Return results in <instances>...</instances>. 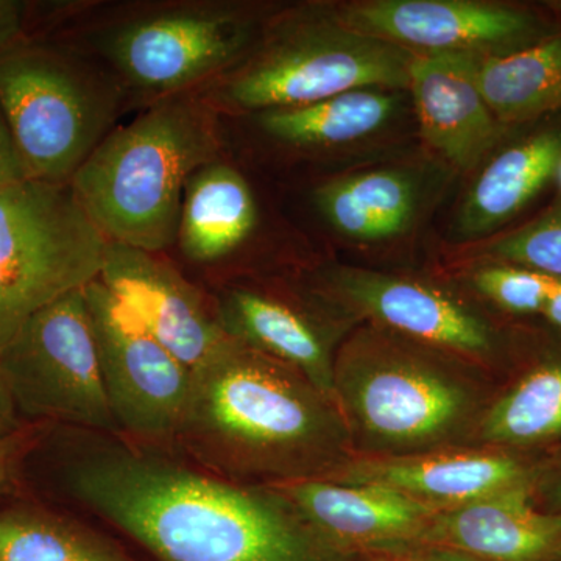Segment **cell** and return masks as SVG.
<instances>
[{
  "mask_svg": "<svg viewBox=\"0 0 561 561\" xmlns=\"http://www.w3.org/2000/svg\"><path fill=\"white\" fill-rule=\"evenodd\" d=\"M334 400L365 437L391 449L446 440L474 408L468 387L448 371L383 348L343 354L334 365Z\"/></svg>",
  "mask_w": 561,
  "mask_h": 561,
  "instance_id": "9c48e42d",
  "label": "cell"
},
{
  "mask_svg": "<svg viewBox=\"0 0 561 561\" xmlns=\"http://www.w3.org/2000/svg\"><path fill=\"white\" fill-rule=\"evenodd\" d=\"M27 426L28 424L24 423L18 413L10 391L0 376V442L20 434Z\"/></svg>",
  "mask_w": 561,
  "mask_h": 561,
  "instance_id": "4dcf8cb0",
  "label": "cell"
},
{
  "mask_svg": "<svg viewBox=\"0 0 561 561\" xmlns=\"http://www.w3.org/2000/svg\"><path fill=\"white\" fill-rule=\"evenodd\" d=\"M253 35L254 21L241 7L184 2L110 22L92 47L125 91L154 102L208 87L245 58Z\"/></svg>",
  "mask_w": 561,
  "mask_h": 561,
  "instance_id": "52a82bcc",
  "label": "cell"
},
{
  "mask_svg": "<svg viewBox=\"0 0 561 561\" xmlns=\"http://www.w3.org/2000/svg\"><path fill=\"white\" fill-rule=\"evenodd\" d=\"M335 286L357 309L391 330L470 356L493 350L490 328L431 287L368 272H343Z\"/></svg>",
  "mask_w": 561,
  "mask_h": 561,
  "instance_id": "e0dca14e",
  "label": "cell"
},
{
  "mask_svg": "<svg viewBox=\"0 0 561 561\" xmlns=\"http://www.w3.org/2000/svg\"><path fill=\"white\" fill-rule=\"evenodd\" d=\"M381 561H478L463 556V553L449 551V549L434 548L426 549V551H398L394 553L389 552L387 559Z\"/></svg>",
  "mask_w": 561,
  "mask_h": 561,
  "instance_id": "1f68e13d",
  "label": "cell"
},
{
  "mask_svg": "<svg viewBox=\"0 0 561 561\" xmlns=\"http://www.w3.org/2000/svg\"><path fill=\"white\" fill-rule=\"evenodd\" d=\"M0 561H138L72 512L22 501L0 508Z\"/></svg>",
  "mask_w": 561,
  "mask_h": 561,
  "instance_id": "7402d4cb",
  "label": "cell"
},
{
  "mask_svg": "<svg viewBox=\"0 0 561 561\" xmlns=\"http://www.w3.org/2000/svg\"><path fill=\"white\" fill-rule=\"evenodd\" d=\"M559 561H561V560H559Z\"/></svg>",
  "mask_w": 561,
  "mask_h": 561,
  "instance_id": "8d00e7d4",
  "label": "cell"
},
{
  "mask_svg": "<svg viewBox=\"0 0 561 561\" xmlns=\"http://www.w3.org/2000/svg\"><path fill=\"white\" fill-rule=\"evenodd\" d=\"M350 31L426 50L496 57L526 49L557 32L551 13L467 0H376L339 20Z\"/></svg>",
  "mask_w": 561,
  "mask_h": 561,
  "instance_id": "8fae6325",
  "label": "cell"
},
{
  "mask_svg": "<svg viewBox=\"0 0 561 561\" xmlns=\"http://www.w3.org/2000/svg\"><path fill=\"white\" fill-rule=\"evenodd\" d=\"M320 537L348 548L398 552L426 542L440 511L386 486L306 479L276 485ZM402 551V549H401Z\"/></svg>",
  "mask_w": 561,
  "mask_h": 561,
  "instance_id": "4fadbf2b",
  "label": "cell"
},
{
  "mask_svg": "<svg viewBox=\"0 0 561 561\" xmlns=\"http://www.w3.org/2000/svg\"><path fill=\"white\" fill-rule=\"evenodd\" d=\"M479 55L437 51L413 57L409 88L423 138L461 171L500 142L502 127L478 84Z\"/></svg>",
  "mask_w": 561,
  "mask_h": 561,
  "instance_id": "5bb4252c",
  "label": "cell"
},
{
  "mask_svg": "<svg viewBox=\"0 0 561 561\" xmlns=\"http://www.w3.org/2000/svg\"><path fill=\"white\" fill-rule=\"evenodd\" d=\"M412 58L402 47L341 22L302 18L280 27L201 94L216 110L291 108L354 90L408 88Z\"/></svg>",
  "mask_w": 561,
  "mask_h": 561,
  "instance_id": "5b68a950",
  "label": "cell"
},
{
  "mask_svg": "<svg viewBox=\"0 0 561 561\" xmlns=\"http://www.w3.org/2000/svg\"><path fill=\"white\" fill-rule=\"evenodd\" d=\"M28 3L20 0H0V51L9 49L25 36Z\"/></svg>",
  "mask_w": 561,
  "mask_h": 561,
  "instance_id": "f1b7e54d",
  "label": "cell"
},
{
  "mask_svg": "<svg viewBox=\"0 0 561 561\" xmlns=\"http://www.w3.org/2000/svg\"><path fill=\"white\" fill-rule=\"evenodd\" d=\"M398 99L381 90H354L291 108L260 113L262 130L297 149L341 146L370 136L393 117Z\"/></svg>",
  "mask_w": 561,
  "mask_h": 561,
  "instance_id": "603a6c76",
  "label": "cell"
},
{
  "mask_svg": "<svg viewBox=\"0 0 561 561\" xmlns=\"http://www.w3.org/2000/svg\"><path fill=\"white\" fill-rule=\"evenodd\" d=\"M99 279L192 371L228 341L213 298L154 253L110 242Z\"/></svg>",
  "mask_w": 561,
  "mask_h": 561,
  "instance_id": "7c38bea8",
  "label": "cell"
},
{
  "mask_svg": "<svg viewBox=\"0 0 561 561\" xmlns=\"http://www.w3.org/2000/svg\"><path fill=\"white\" fill-rule=\"evenodd\" d=\"M552 500L556 502L557 507H559V511L556 513H561V474L557 478L556 483H553Z\"/></svg>",
  "mask_w": 561,
  "mask_h": 561,
  "instance_id": "e575fe53",
  "label": "cell"
},
{
  "mask_svg": "<svg viewBox=\"0 0 561 561\" xmlns=\"http://www.w3.org/2000/svg\"><path fill=\"white\" fill-rule=\"evenodd\" d=\"M549 13H551L553 22H556L557 31L561 32V2H553L548 7Z\"/></svg>",
  "mask_w": 561,
  "mask_h": 561,
  "instance_id": "836d02e7",
  "label": "cell"
},
{
  "mask_svg": "<svg viewBox=\"0 0 561 561\" xmlns=\"http://www.w3.org/2000/svg\"><path fill=\"white\" fill-rule=\"evenodd\" d=\"M317 208L332 227L359 241H381L411 224L415 187L400 172L376 171L323 184L316 192Z\"/></svg>",
  "mask_w": 561,
  "mask_h": 561,
  "instance_id": "cb8c5ba5",
  "label": "cell"
},
{
  "mask_svg": "<svg viewBox=\"0 0 561 561\" xmlns=\"http://www.w3.org/2000/svg\"><path fill=\"white\" fill-rule=\"evenodd\" d=\"M328 481L386 486L435 511H451L530 486L529 470L502 453L390 457L341 465Z\"/></svg>",
  "mask_w": 561,
  "mask_h": 561,
  "instance_id": "9a60e30c",
  "label": "cell"
},
{
  "mask_svg": "<svg viewBox=\"0 0 561 561\" xmlns=\"http://www.w3.org/2000/svg\"><path fill=\"white\" fill-rule=\"evenodd\" d=\"M219 147L217 110L198 92L172 95L114 127L69 184L110 242L158 254L179 238L187 180Z\"/></svg>",
  "mask_w": 561,
  "mask_h": 561,
  "instance_id": "3957f363",
  "label": "cell"
},
{
  "mask_svg": "<svg viewBox=\"0 0 561 561\" xmlns=\"http://www.w3.org/2000/svg\"><path fill=\"white\" fill-rule=\"evenodd\" d=\"M84 289L41 309L18 331L0 351V376L24 423L119 434Z\"/></svg>",
  "mask_w": 561,
  "mask_h": 561,
  "instance_id": "ba28073f",
  "label": "cell"
},
{
  "mask_svg": "<svg viewBox=\"0 0 561 561\" xmlns=\"http://www.w3.org/2000/svg\"><path fill=\"white\" fill-rule=\"evenodd\" d=\"M24 482L150 561H345L275 486L227 481L113 432L41 426Z\"/></svg>",
  "mask_w": 561,
  "mask_h": 561,
  "instance_id": "6da1fadb",
  "label": "cell"
},
{
  "mask_svg": "<svg viewBox=\"0 0 561 561\" xmlns=\"http://www.w3.org/2000/svg\"><path fill=\"white\" fill-rule=\"evenodd\" d=\"M553 280L545 273L504 262L486 265L474 276L481 294L504 311L518 316H541Z\"/></svg>",
  "mask_w": 561,
  "mask_h": 561,
  "instance_id": "4316f807",
  "label": "cell"
},
{
  "mask_svg": "<svg viewBox=\"0 0 561 561\" xmlns=\"http://www.w3.org/2000/svg\"><path fill=\"white\" fill-rule=\"evenodd\" d=\"M256 225V203L231 165L210 161L187 180L181 203V253L194 264H214L238 249Z\"/></svg>",
  "mask_w": 561,
  "mask_h": 561,
  "instance_id": "ffe728a7",
  "label": "cell"
},
{
  "mask_svg": "<svg viewBox=\"0 0 561 561\" xmlns=\"http://www.w3.org/2000/svg\"><path fill=\"white\" fill-rule=\"evenodd\" d=\"M557 181H559L560 190H561V164H560V169H559V175H557Z\"/></svg>",
  "mask_w": 561,
  "mask_h": 561,
  "instance_id": "d590c367",
  "label": "cell"
},
{
  "mask_svg": "<svg viewBox=\"0 0 561 561\" xmlns=\"http://www.w3.org/2000/svg\"><path fill=\"white\" fill-rule=\"evenodd\" d=\"M22 180L27 179L22 169L20 154L14 147L13 136L0 110V190L10 184L20 183Z\"/></svg>",
  "mask_w": 561,
  "mask_h": 561,
  "instance_id": "f546056e",
  "label": "cell"
},
{
  "mask_svg": "<svg viewBox=\"0 0 561 561\" xmlns=\"http://www.w3.org/2000/svg\"><path fill=\"white\" fill-rule=\"evenodd\" d=\"M478 84L502 127L561 114V32L526 49L479 58Z\"/></svg>",
  "mask_w": 561,
  "mask_h": 561,
  "instance_id": "44dd1931",
  "label": "cell"
},
{
  "mask_svg": "<svg viewBox=\"0 0 561 561\" xmlns=\"http://www.w3.org/2000/svg\"><path fill=\"white\" fill-rule=\"evenodd\" d=\"M110 241L70 184L0 190V351L41 309L101 278Z\"/></svg>",
  "mask_w": 561,
  "mask_h": 561,
  "instance_id": "8992f818",
  "label": "cell"
},
{
  "mask_svg": "<svg viewBox=\"0 0 561 561\" xmlns=\"http://www.w3.org/2000/svg\"><path fill=\"white\" fill-rule=\"evenodd\" d=\"M541 317L556 330L561 331V279L556 278L548 301L542 308Z\"/></svg>",
  "mask_w": 561,
  "mask_h": 561,
  "instance_id": "d6a6232c",
  "label": "cell"
},
{
  "mask_svg": "<svg viewBox=\"0 0 561 561\" xmlns=\"http://www.w3.org/2000/svg\"><path fill=\"white\" fill-rule=\"evenodd\" d=\"M43 424H28L20 434L0 442V496L9 494L22 483V465L38 437Z\"/></svg>",
  "mask_w": 561,
  "mask_h": 561,
  "instance_id": "83f0119b",
  "label": "cell"
},
{
  "mask_svg": "<svg viewBox=\"0 0 561 561\" xmlns=\"http://www.w3.org/2000/svg\"><path fill=\"white\" fill-rule=\"evenodd\" d=\"M337 405L301 373L231 341L192 371L175 449L243 485L327 479L341 467Z\"/></svg>",
  "mask_w": 561,
  "mask_h": 561,
  "instance_id": "7a4b0ae2",
  "label": "cell"
},
{
  "mask_svg": "<svg viewBox=\"0 0 561 561\" xmlns=\"http://www.w3.org/2000/svg\"><path fill=\"white\" fill-rule=\"evenodd\" d=\"M561 122L538 125L489 162L461 206L459 232L485 236L511 224L557 181Z\"/></svg>",
  "mask_w": 561,
  "mask_h": 561,
  "instance_id": "d6986e66",
  "label": "cell"
},
{
  "mask_svg": "<svg viewBox=\"0 0 561 561\" xmlns=\"http://www.w3.org/2000/svg\"><path fill=\"white\" fill-rule=\"evenodd\" d=\"M489 253L497 262L561 279V195L535 219L491 243Z\"/></svg>",
  "mask_w": 561,
  "mask_h": 561,
  "instance_id": "484cf974",
  "label": "cell"
},
{
  "mask_svg": "<svg viewBox=\"0 0 561 561\" xmlns=\"http://www.w3.org/2000/svg\"><path fill=\"white\" fill-rule=\"evenodd\" d=\"M486 440L526 445L561 435V362L540 365L502 397L482 424Z\"/></svg>",
  "mask_w": 561,
  "mask_h": 561,
  "instance_id": "d4e9b609",
  "label": "cell"
},
{
  "mask_svg": "<svg viewBox=\"0 0 561 561\" xmlns=\"http://www.w3.org/2000/svg\"><path fill=\"white\" fill-rule=\"evenodd\" d=\"M213 301L228 339L289 365L335 402L334 364L319 330L305 313L250 287H225Z\"/></svg>",
  "mask_w": 561,
  "mask_h": 561,
  "instance_id": "ac0fdd59",
  "label": "cell"
},
{
  "mask_svg": "<svg viewBox=\"0 0 561 561\" xmlns=\"http://www.w3.org/2000/svg\"><path fill=\"white\" fill-rule=\"evenodd\" d=\"M426 542L478 561H559L561 513L537 511L523 486L438 512Z\"/></svg>",
  "mask_w": 561,
  "mask_h": 561,
  "instance_id": "2e32d148",
  "label": "cell"
},
{
  "mask_svg": "<svg viewBox=\"0 0 561 561\" xmlns=\"http://www.w3.org/2000/svg\"><path fill=\"white\" fill-rule=\"evenodd\" d=\"M103 387L119 434L173 449L192 370L161 345L121 300L94 280L84 289Z\"/></svg>",
  "mask_w": 561,
  "mask_h": 561,
  "instance_id": "30bf717a",
  "label": "cell"
},
{
  "mask_svg": "<svg viewBox=\"0 0 561 561\" xmlns=\"http://www.w3.org/2000/svg\"><path fill=\"white\" fill-rule=\"evenodd\" d=\"M127 91L108 69L31 38L0 51V110L25 179L69 184L116 127Z\"/></svg>",
  "mask_w": 561,
  "mask_h": 561,
  "instance_id": "277c9868",
  "label": "cell"
}]
</instances>
